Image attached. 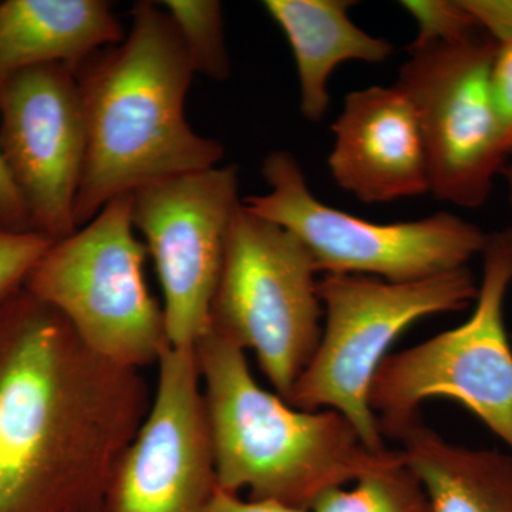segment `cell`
<instances>
[{
    "instance_id": "26",
    "label": "cell",
    "mask_w": 512,
    "mask_h": 512,
    "mask_svg": "<svg viewBox=\"0 0 512 512\" xmlns=\"http://www.w3.org/2000/svg\"><path fill=\"white\" fill-rule=\"evenodd\" d=\"M510 157H512V148H511V153H510Z\"/></svg>"
},
{
    "instance_id": "1",
    "label": "cell",
    "mask_w": 512,
    "mask_h": 512,
    "mask_svg": "<svg viewBox=\"0 0 512 512\" xmlns=\"http://www.w3.org/2000/svg\"><path fill=\"white\" fill-rule=\"evenodd\" d=\"M151 399L25 286L0 298V512H106Z\"/></svg>"
},
{
    "instance_id": "14",
    "label": "cell",
    "mask_w": 512,
    "mask_h": 512,
    "mask_svg": "<svg viewBox=\"0 0 512 512\" xmlns=\"http://www.w3.org/2000/svg\"><path fill=\"white\" fill-rule=\"evenodd\" d=\"M124 36L126 30L106 0H3L0 79L47 64L76 72Z\"/></svg>"
},
{
    "instance_id": "2",
    "label": "cell",
    "mask_w": 512,
    "mask_h": 512,
    "mask_svg": "<svg viewBox=\"0 0 512 512\" xmlns=\"http://www.w3.org/2000/svg\"><path fill=\"white\" fill-rule=\"evenodd\" d=\"M194 76L170 16L150 0L133 6L119 45L76 70L87 130L77 228L116 198L221 165L220 141L198 134L185 117Z\"/></svg>"
},
{
    "instance_id": "24",
    "label": "cell",
    "mask_w": 512,
    "mask_h": 512,
    "mask_svg": "<svg viewBox=\"0 0 512 512\" xmlns=\"http://www.w3.org/2000/svg\"><path fill=\"white\" fill-rule=\"evenodd\" d=\"M204 512H309L276 501L244 500L239 494L217 488Z\"/></svg>"
},
{
    "instance_id": "18",
    "label": "cell",
    "mask_w": 512,
    "mask_h": 512,
    "mask_svg": "<svg viewBox=\"0 0 512 512\" xmlns=\"http://www.w3.org/2000/svg\"><path fill=\"white\" fill-rule=\"evenodd\" d=\"M195 74L224 82L231 76L222 5L217 0H164Z\"/></svg>"
},
{
    "instance_id": "22",
    "label": "cell",
    "mask_w": 512,
    "mask_h": 512,
    "mask_svg": "<svg viewBox=\"0 0 512 512\" xmlns=\"http://www.w3.org/2000/svg\"><path fill=\"white\" fill-rule=\"evenodd\" d=\"M480 23L481 29L494 39H512V0H463Z\"/></svg>"
},
{
    "instance_id": "19",
    "label": "cell",
    "mask_w": 512,
    "mask_h": 512,
    "mask_svg": "<svg viewBox=\"0 0 512 512\" xmlns=\"http://www.w3.org/2000/svg\"><path fill=\"white\" fill-rule=\"evenodd\" d=\"M400 6L417 25L416 39L410 50L460 42L483 30L463 0H404Z\"/></svg>"
},
{
    "instance_id": "21",
    "label": "cell",
    "mask_w": 512,
    "mask_h": 512,
    "mask_svg": "<svg viewBox=\"0 0 512 512\" xmlns=\"http://www.w3.org/2000/svg\"><path fill=\"white\" fill-rule=\"evenodd\" d=\"M497 40L490 70V92L508 154L512 148V39Z\"/></svg>"
},
{
    "instance_id": "9",
    "label": "cell",
    "mask_w": 512,
    "mask_h": 512,
    "mask_svg": "<svg viewBox=\"0 0 512 512\" xmlns=\"http://www.w3.org/2000/svg\"><path fill=\"white\" fill-rule=\"evenodd\" d=\"M497 40L481 30L410 50L396 86L413 104L429 158L431 194L461 208L484 205L507 164L490 92Z\"/></svg>"
},
{
    "instance_id": "25",
    "label": "cell",
    "mask_w": 512,
    "mask_h": 512,
    "mask_svg": "<svg viewBox=\"0 0 512 512\" xmlns=\"http://www.w3.org/2000/svg\"><path fill=\"white\" fill-rule=\"evenodd\" d=\"M501 175H503L505 183H507L508 194H510V201L512 204V161H507V164L504 165L503 171H501Z\"/></svg>"
},
{
    "instance_id": "3",
    "label": "cell",
    "mask_w": 512,
    "mask_h": 512,
    "mask_svg": "<svg viewBox=\"0 0 512 512\" xmlns=\"http://www.w3.org/2000/svg\"><path fill=\"white\" fill-rule=\"evenodd\" d=\"M218 488L309 511L328 490L382 463L335 410L296 409L261 386L247 353L217 330L195 346Z\"/></svg>"
},
{
    "instance_id": "11",
    "label": "cell",
    "mask_w": 512,
    "mask_h": 512,
    "mask_svg": "<svg viewBox=\"0 0 512 512\" xmlns=\"http://www.w3.org/2000/svg\"><path fill=\"white\" fill-rule=\"evenodd\" d=\"M0 151L30 229L53 242L73 234L87 151L74 70L47 64L0 79Z\"/></svg>"
},
{
    "instance_id": "8",
    "label": "cell",
    "mask_w": 512,
    "mask_h": 512,
    "mask_svg": "<svg viewBox=\"0 0 512 512\" xmlns=\"http://www.w3.org/2000/svg\"><path fill=\"white\" fill-rule=\"evenodd\" d=\"M262 175L268 192L242 198V204L295 235L319 274L420 281L466 268L487 244L483 229L450 212L382 224L329 207L315 197L298 158L289 151L269 153Z\"/></svg>"
},
{
    "instance_id": "12",
    "label": "cell",
    "mask_w": 512,
    "mask_h": 512,
    "mask_svg": "<svg viewBox=\"0 0 512 512\" xmlns=\"http://www.w3.org/2000/svg\"><path fill=\"white\" fill-rule=\"evenodd\" d=\"M157 366L156 392L106 512H204L218 488L197 350L167 346Z\"/></svg>"
},
{
    "instance_id": "17",
    "label": "cell",
    "mask_w": 512,
    "mask_h": 512,
    "mask_svg": "<svg viewBox=\"0 0 512 512\" xmlns=\"http://www.w3.org/2000/svg\"><path fill=\"white\" fill-rule=\"evenodd\" d=\"M309 512H431V507L420 478L397 448L353 481L352 488L320 495Z\"/></svg>"
},
{
    "instance_id": "10",
    "label": "cell",
    "mask_w": 512,
    "mask_h": 512,
    "mask_svg": "<svg viewBox=\"0 0 512 512\" xmlns=\"http://www.w3.org/2000/svg\"><path fill=\"white\" fill-rule=\"evenodd\" d=\"M235 164L147 185L131 194V218L163 289L168 345L195 348L211 328L232 220L241 207Z\"/></svg>"
},
{
    "instance_id": "7",
    "label": "cell",
    "mask_w": 512,
    "mask_h": 512,
    "mask_svg": "<svg viewBox=\"0 0 512 512\" xmlns=\"http://www.w3.org/2000/svg\"><path fill=\"white\" fill-rule=\"evenodd\" d=\"M318 275L295 235L241 204L229 228L211 329L252 350L285 402L322 336Z\"/></svg>"
},
{
    "instance_id": "15",
    "label": "cell",
    "mask_w": 512,
    "mask_h": 512,
    "mask_svg": "<svg viewBox=\"0 0 512 512\" xmlns=\"http://www.w3.org/2000/svg\"><path fill=\"white\" fill-rule=\"evenodd\" d=\"M288 39L298 72L301 111L318 123L329 107V82L340 64H380L393 55L384 37L370 35L349 18L350 0H266L262 3Z\"/></svg>"
},
{
    "instance_id": "6",
    "label": "cell",
    "mask_w": 512,
    "mask_h": 512,
    "mask_svg": "<svg viewBox=\"0 0 512 512\" xmlns=\"http://www.w3.org/2000/svg\"><path fill=\"white\" fill-rule=\"evenodd\" d=\"M147 256L131 218V194L123 195L53 242L25 288L56 309L94 355L141 370L157 365L170 346L163 306L144 274Z\"/></svg>"
},
{
    "instance_id": "5",
    "label": "cell",
    "mask_w": 512,
    "mask_h": 512,
    "mask_svg": "<svg viewBox=\"0 0 512 512\" xmlns=\"http://www.w3.org/2000/svg\"><path fill=\"white\" fill-rule=\"evenodd\" d=\"M476 306L466 322L383 360L370 409L384 439L397 440L427 400L470 410L512 454V340L505 299L512 285V229L488 234Z\"/></svg>"
},
{
    "instance_id": "23",
    "label": "cell",
    "mask_w": 512,
    "mask_h": 512,
    "mask_svg": "<svg viewBox=\"0 0 512 512\" xmlns=\"http://www.w3.org/2000/svg\"><path fill=\"white\" fill-rule=\"evenodd\" d=\"M0 224L16 231H32L28 212L13 184L0 151Z\"/></svg>"
},
{
    "instance_id": "4",
    "label": "cell",
    "mask_w": 512,
    "mask_h": 512,
    "mask_svg": "<svg viewBox=\"0 0 512 512\" xmlns=\"http://www.w3.org/2000/svg\"><path fill=\"white\" fill-rule=\"evenodd\" d=\"M477 292L468 266L413 282L323 276L322 336L286 403L309 412L335 410L367 448L382 453L389 447L370 409V389L394 340L417 320L461 311L476 301Z\"/></svg>"
},
{
    "instance_id": "20",
    "label": "cell",
    "mask_w": 512,
    "mask_h": 512,
    "mask_svg": "<svg viewBox=\"0 0 512 512\" xmlns=\"http://www.w3.org/2000/svg\"><path fill=\"white\" fill-rule=\"evenodd\" d=\"M52 244L35 231H16L0 224V298L25 286L30 272Z\"/></svg>"
},
{
    "instance_id": "13",
    "label": "cell",
    "mask_w": 512,
    "mask_h": 512,
    "mask_svg": "<svg viewBox=\"0 0 512 512\" xmlns=\"http://www.w3.org/2000/svg\"><path fill=\"white\" fill-rule=\"evenodd\" d=\"M332 131L330 174L360 202L380 204L430 192L419 119L396 84L349 93Z\"/></svg>"
},
{
    "instance_id": "16",
    "label": "cell",
    "mask_w": 512,
    "mask_h": 512,
    "mask_svg": "<svg viewBox=\"0 0 512 512\" xmlns=\"http://www.w3.org/2000/svg\"><path fill=\"white\" fill-rule=\"evenodd\" d=\"M396 441L431 512H512V454L450 443L421 420Z\"/></svg>"
}]
</instances>
